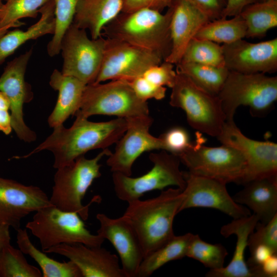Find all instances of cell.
Returning a JSON list of instances; mask_svg holds the SVG:
<instances>
[{
  "label": "cell",
  "instance_id": "8d00e7d4",
  "mask_svg": "<svg viewBox=\"0 0 277 277\" xmlns=\"http://www.w3.org/2000/svg\"><path fill=\"white\" fill-rule=\"evenodd\" d=\"M255 228L256 231H253L248 239L249 251L258 245H264L277 253V214L265 224L259 222Z\"/></svg>",
  "mask_w": 277,
  "mask_h": 277
},
{
  "label": "cell",
  "instance_id": "c3c4849f",
  "mask_svg": "<svg viewBox=\"0 0 277 277\" xmlns=\"http://www.w3.org/2000/svg\"><path fill=\"white\" fill-rule=\"evenodd\" d=\"M10 103L6 94L0 91V109L8 110L9 109Z\"/></svg>",
  "mask_w": 277,
  "mask_h": 277
},
{
  "label": "cell",
  "instance_id": "9a60e30c",
  "mask_svg": "<svg viewBox=\"0 0 277 277\" xmlns=\"http://www.w3.org/2000/svg\"><path fill=\"white\" fill-rule=\"evenodd\" d=\"M127 129L116 143L113 153L107 160L112 172L131 176L136 160L144 152L153 150H165L162 140L149 132L153 119L148 115L126 118Z\"/></svg>",
  "mask_w": 277,
  "mask_h": 277
},
{
  "label": "cell",
  "instance_id": "3957f363",
  "mask_svg": "<svg viewBox=\"0 0 277 277\" xmlns=\"http://www.w3.org/2000/svg\"><path fill=\"white\" fill-rule=\"evenodd\" d=\"M172 8L164 14L150 8L121 12L103 29L102 36L123 41L153 52L164 60L171 48Z\"/></svg>",
  "mask_w": 277,
  "mask_h": 277
},
{
  "label": "cell",
  "instance_id": "f907efd6",
  "mask_svg": "<svg viewBox=\"0 0 277 277\" xmlns=\"http://www.w3.org/2000/svg\"><path fill=\"white\" fill-rule=\"evenodd\" d=\"M3 3H4L3 2V1L2 0H0V10H1V8H2V7L3 5Z\"/></svg>",
  "mask_w": 277,
  "mask_h": 277
},
{
  "label": "cell",
  "instance_id": "d590c367",
  "mask_svg": "<svg viewBox=\"0 0 277 277\" xmlns=\"http://www.w3.org/2000/svg\"><path fill=\"white\" fill-rule=\"evenodd\" d=\"M227 255V249L221 244L208 243L202 240L198 234H193L186 256L200 262L210 269H218L224 267Z\"/></svg>",
  "mask_w": 277,
  "mask_h": 277
},
{
  "label": "cell",
  "instance_id": "681fc988",
  "mask_svg": "<svg viewBox=\"0 0 277 277\" xmlns=\"http://www.w3.org/2000/svg\"><path fill=\"white\" fill-rule=\"evenodd\" d=\"M10 28L11 27H6L0 29V37H1L3 35L6 33L7 31H8Z\"/></svg>",
  "mask_w": 277,
  "mask_h": 277
},
{
  "label": "cell",
  "instance_id": "ab89813d",
  "mask_svg": "<svg viewBox=\"0 0 277 277\" xmlns=\"http://www.w3.org/2000/svg\"><path fill=\"white\" fill-rule=\"evenodd\" d=\"M128 82L137 97L143 101L147 102L149 99L161 100L165 97V87L156 85L143 75Z\"/></svg>",
  "mask_w": 277,
  "mask_h": 277
},
{
  "label": "cell",
  "instance_id": "7dc6e473",
  "mask_svg": "<svg viewBox=\"0 0 277 277\" xmlns=\"http://www.w3.org/2000/svg\"><path fill=\"white\" fill-rule=\"evenodd\" d=\"M10 227L0 225V252L7 245L10 244Z\"/></svg>",
  "mask_w": 277,
  "mask_h": 277
},
{
  "label": "cell",
  "instance_id": "60d3db41",
  "mask_svg": "<svg viewBox=\"0 0 277 277\" xmlns=\"http://www.w3.org/2000/svg\"><path fill=\"white\" fill-rule=\"evenodd\" d=\"M210 21L222 18L227 0H187Z\"/></svg>",
  "mask_w": 277,
  "mask_h": 277
},
{
  "label": "cell",
  "instance_id": "7a4b0ae2",
  "mask_svg": "<svg viewBox=\"0 0 277 277\" xmlns=\"http://www.w3.org/2000/svg\"><path fill=\"white\" fill-rule=\"evenodd\" d=\"M183 199V190L177 188L163 191L153 198L128 202L123 216L129 222L140 241L144 258L175 235L173 221L180 212Z\"/></svg>",
  "mask_w": 277,
  "mask_h": 277
},
{
  "label": "cell",
  "instance_id": "4fadbf2b",
  "mask_svg": "<svg viewBox=\"0 0 277 277\" xmlns=\"http://www.w3.org/2000/svg\"><path fill=\"white\" fill-rule=\"evenodd\" d=\"M216 138L222 144L238 149L245 157L246 167L243 185L256 179L277 176V144L246 136L234 122H226Z\"/></svg>",
  "mask_w": 277,
  "mask_h": 277
},
{
  "label": "cell",
  "instance_id": "f546056e",
  "mask_svg": "<svg viewBox=\"0 0 277 277\" xmlns=\"http://www.w3.org/2000/svg\"><path fill=\"white\" fill-rule=\"evenodd\" d=\"M247 27L240 14L233 18L210 21L197 32L194 38L207 39L217 44H229L245 37Z\"/></svg>",
  "mask_w": 277,
  "mask_h": 277
},
{
  "label": "cell",
  "instance_id": "7c38bea8",
  "mask_svg": "<svg viewBox=\"0 0 277 277\" xmlns=\"http://www.w3.org/2000/svg\"><path fill=\"white\" fill-rule=\"evenodd\" d=\"M164 61L159 54L127 43L106 38L103 59L94 83L131 80Z\"/></svg>",
  "mask_w": 277,
  "mask_h": 277
},
{
  "label": "cell",
  "instance_id": "7402d4cb",
  "mask_svg": "<svg viewBox=\"0 0 277 277\" xmlns=\"http://www.w3.org/2000/svg\"><path fill=\"white\" fill-rule=\"evenodd\" d=\"M259 222L254 214L233 219L221 227V234L225 238L234 234L236 243L233 257L226 267L218 269H210L207 277H258L257 274L247 266L245 260V251L248 246V239Z\"/></svg>",
  "mask_w": 277,
  "mask_h": 277
},
{
  "label": "cell",
  "instance_id": "836d02e7",
  "mask_svg": "<svg viewBox=\"0 0 277 277\" xmlns=\"http://www.w3.org/2000/svg\"><path fill=\"white\" fill-rule=\"evenodd\" d=\"M49 0H6L0 10V29L24 25L19 20L36 18L39 9Z\"/></svg>",
  "mask_w": 277,
  "mask_h": 277
},
{
  "label": "cell",
  "instance_id": "44dd1931",
  "mask_svg": "<svg viewBox=\"0 0 277 277\" xmlns=\"http://www.w3.org/2000/svg\"><path fill=\"white\" fill-rule=\"evenodd\" d=\"M170 7L171 48L164 61L176 65L180 62L190 41L210 20L187 0H174Z\"/></svg>",
  "mask_w": 277,
  "mask_h": 277
},
{
  "label": "cell",
  "instance_id": "4316f807",
  "mask_svg": "<svg viewBox=\"0 0 277 277\" xmlns=\"http://www.w3.org/2000/svg\"><path fill=\"white\" fill-rule=\"evenodd\" d=\"M16 243L19 249L32 258L40 267L43 277H82L77 266L72 261L60 262L49 258L31 242L27 230L18 228Z\"/></svg>",
  "mask_w": 277,
  "mask_h": 277
},
{
  "label": "cell",
  "instance_id": "8fae6325",
  "mask_svg": "<svg viewBox=\"0 0 277 277\" xmlns=\"http://www.w3.org/2000/svg\"><path fill=\"white\" fill-rule=\"evenodd\" d=\"M105 44V37L90 38L86 30L72 23L61 42L63 59L61 72L86 85L94 83L100 71Z\"/></svg>",
  "mask_w": 277,
  "mask_h": 277
},
{
  "label": "cell",
  "instance_id": "603a6c76",
  "mask_svg": "<svg viewBox=\"0 0 277 277\" xmlns=\"http://www.w3.org/2000/svg\"><path fill=\"white\" fill-rule=\"evenodd\" d=\"M233 197L241 205H246L265 224L277 214V176L250 181Z\"/></svg>",
  "mask_w": 277,
  "mask_h": 277
},
{
  "label": "cell",
  "instance_id": "f1b7e54d",
  "mask_svg": "<svg viewBox=\"0 0 277 277\" xmlns=\"http://www.w3.org/2000/svg\"><path fill=\"white\" fill-rule=\"evenodd\" d=\"M245 21V37H261L277 26V0L258 2L245 7L240 14Z\"/></svg>",
  "mask_w": 277,
  "mask_h": 277
},
{
  "label": "cell",
  "instance_id": "ac0fdd59",
  "mask_svg": "<svg viewBox=\"0 0 277 277\" xmlns=\"http://www.w3.org/2000/svg\"><path fill=\"white\" fill-rule=\"evenodd\" d=\"M221 46L225 67L230 71L251 74L277 70L276 37L257 43L240 39Z\"/></svg>",
  "mask_w": 277,
  "mask_h": 277
},
{
  "label": "cell",
  "instance_id": "9c48e42d",
  "mask_svg": "<svg viewBox=\"0 0 277 277\" xmlns=\"http://www.w3.org/2000/svg\"><path fill=\"white\" fill-rule=\"evenodd\" d=\"M201 135L179 157L189 173L213 179L225 184L242 185L246 167L245 157L236 148L226 145H204Z\"/></svg>",
  "mask_w": 277,
  "mask_h": 277
},
{
  "label": "cell",
  "instance_id": "30bf717a",
  "mask_svg": "<svg viewBox=\"0 0 277 277\" xmlns=\"http://www.w3.org/2000/svg\"><path fill=\"white\" fill-rule=\"evenodd\" d=\"M149 159L153 167L142 176L132 177L113 172L114 190L119 199L129 202L140 199L149 191L162 190L170 186L184 190L186 181L184 172L180 169L181 161L179 156L162 150L150 153Z\"/></svg>",
  "mask_w": 277,
  "mask_h": 277
},
{
  "label": "cell",
  "instance_id": "52a82bcc",
  "mask_svg": "<svg viewBox=\"0 0 277 277\" xmlns=\"http://www.w3.org/2000/svg\"><path fill=\"white\" fill-rule=\"evenodd\" d=\"M83 221L77 213L63 211L51 205L36 211L26 228L38 239L43 251L62 244L102 246L105 240L92 234Z\"/></svg>",
  "mask_w": 277,
  "mask_h": 277
},
{
  "label": "cell",
  "instance_id": "e0dca14e",
  "mask_svg": "<svg viewBox=\"0 0 277 277\" xmlns=\"http://www.w3.org/2000/svg\"><path fill=\"white\" fill-rule=\"evenodd\" d=\"M51 205L39 187L0 177V225L17 230L22 219Z\"/></svg>",
  "mask_w": 277,
  "mask_h": 277
},
{
  "label": "cell",
  "instance_id": "83f0119b",
  "mask_svg": "<svg viewBox=\"0 0 277 277\" xmlns=\"http://www.w3.org/2000/svg\"><path fill=\"white\" fill-rule=\"evenodd\" d=\"M193 234L174 235L166 244L144 258L138 269V277L150 276L165 264L186 256Z\"/></svg>",
  "mask_w": 277,
  "mask_h": 277
},
{
  "label": "cell",
  "instance_id": "6da1fadb",
  "mask_svg": "<svg viewBox=\"0 0 277 277\" xmlns=\"http://www.w3.org/2000/svg\"><path fill=\"white\" fill-rule=\"evenodd\" d=\"M126 118H116L103 122H93L88 118L76 117L69 128L63 124L53 128V132L29 153L27 158L42 150L51 151L54 155L53 167L58 169L73 162L89 151L107 149L116 143L125 132Z\"/></svg>",
  "mask_w": 277,
  "mask_h": 277
},
{
  "label": "cell",
  "instance_id": "ba28073f",
  "mask_svg": "<svg viewBox=\"0 0 277 277\" xmlns=\"http://www.w3.org/2000/svg\"><path fill=\"white\" fill-rule=\"evenodd\" d=\"M149 113L147 102L137 97L128 81L115 80L86 85L74 116L88 118L106 115L126 118Z\"/></svg>",
  "mask_w": 277,
  "mask_h": 277
},
{
  "label": "cell",
  "instance_id": "cb8c5ba5",
  "mask_svg": "<svg viewBox=\"0 0 277 277\" xmlns=\"http://www.w3.org/2000/svg\"><path fill=\"white\" fill-rule=\"evenodd\" d=\"M49 84L58 93L55 107L48 118L49 126L54 128L63 124L70 115H74L80 108L86 85L74 77L63 74L57 69L53 71Z\"/></svg>",
  "mask_w": 277,
  "mask_h": 277
},
{
  "label": "cell",
  "instance_id": "b9f144b4",
  "mask_svg": "<svg viewBox=\"0 0 277 277\" xmlns=\"http://www.w3.org/2000/svg\"><path fill=\"white\" fill-rule=\"evenodd\" d=\"M174 0H123L122 12H130L142 8H150L162 11L170 7Z\"/></svg>",
  "mask_w": 277,
  "mask_h": 277
},
{
  "label": "cell",
  "instance_id": "816d5d0a",
  "mask_svg": "<svg viewBox=\"0 0 277 277\" xmlns=\"http://www.w3.org/2000/svg\"><path fill=\"white\" fill-rule=\"evenodd\" d=\"M268 1H270V0H258V2H266Z\"/></svg>",
  "mask_w": 277,
  "mask_h": 277
},
{
  "label": "cell",
  "instance_id": "5bb4252c",
  "mask_svg": "<svg viewBox=\"0 0 277 277\" xmlns=\"http://www.w3.org/2000/svg\"><path fill=\"white\" fill-rule=\"evenodd\" d=\"M32 52V48L8 62L0 76V91L6 94L10 103L12 129L19 139L27 143L36 138L35 133L25 124L23 117L24 104L33 97L30 85L25 80Z\"/></svg>",
  "mask_w": 277,
  "mask_h": 277
},
{
  "label": "cell",
  "instance_id": "d6986e66",
  "mask_svg": "<svg viewBox=\"0 0 277 277\" xmlns=\"http://www.w3.org/2000/svg\"><path fill=\"white\" fill-rule=\"evenodd\" d=\"M100 223L97 234L108 240L120 256L125 277H137L144 254L140 241L132 226L123 215L112 219L98 213Z\"/></svg>",
  "mask_w": 277,
  "mask_h": 277
},
{
  "label": "cell",
  "instance_id": "f5cc1de1",
  "mask_svg": "<svg viewBox=\"0 0 277 277\" xmlns=\"http://www.w3.org/2000/svg\"><path fill=\"white\" fill-rule=\"evenodd\" d=\"M2 1L3 2V1H5V2L6 0H2Z\"/></svg>",
  "mask_w": 277,
  "mask_h": 277
},
{
  "label": "cell",
  "instance_id": "4dcf8cb0",
  "mask_svg": "<svg viewBox=\"0 0 277 277\" xmlns=\"http://www.w3.org/2000/svg\"><path fill=\"white\" fill-rule=\"evenodd\" d=\"M176 70L186 75L196 85L209 93L217 95L229 71L225 67L195 63H180Z\"/></svg>",
  "mask_w": 277,
  "mask_h": 277
},
{
  "label": "cell",
  "instance_id": "74e56055",
  "mask_svg": "<svg viewBox=\"0 0 277 277\" xmlns=\"http://www.w3.org/2000/svg\"><path fill=\"white\" fill-rule=\"evenodd\" d=\"M159 137L164 143V150L177 156L185 152L193 143L187 130L180 126L169 129Z\"/></svg>",
  "mask_w": 277,
  "mask_h": 277
},
{
  "label": "cell",
  "instance_id": "277c9868",
  "mask_svg": "<svg viewBox=\"0 0 277 277\" xmlns=\"http://www.w3.org/2000/svg\"><path fill=\"white\" fill-rule=\"evenodd\" d=\"M226 116L234 122L236 109L247 106L251 115L263 117L271 111L277 100V77L263 73L246 74L230 71L217 95Z\"/></svg>",
  "mask_w": 277,
  "mask_h": 277
},
{
  "label": "cell",
  "instance_id": "bcb514c9",
  "mask_svg": "<svg viewBox=\"0 0 277 277\" xmlns=\"http://www.w3.org/2000/svg\"><path fill=\"white\" fill-rule=\"evenodd\" d=\"M12 129L11 116L8 110L0 109V131L8 135Z\"/></svg>",
  "mask_w": 277,
  "mask_h": 277
},
{
  "label": "cell",
  "instance_id": "7bdbcfd3",
  "mask_svg": "<svg viewBox=\"0 0 277 277\" xmlns=\"http://www.w3.org/2000/svg\"><path fill=\"white\" fill-rule=\"evenodd\" d=\"M251 256L246 262L248 267L256 273L259 267L272 254H277L270 247L260 245L256 246L251 252ZM257 274V273H256Z\"/></svg>",
  "mask_w": 277,
  "mask_h": 277
},
{
  "label": "cell",
  "instance_id": "1f68e13d",
  "mask_svg": "<svg viewBox=\"0 0 277 277\" xmlns=\"http://www.w3.org/2000/svg\"><path fill=\"white\" fill-rule=\"evenodd\" d=\"M180 63H195L218 67H225L221 46L212 41L194 37L187 46Z\"/></svg>",
  "mask_w": 277,
  "mask_h": 277
},
{
  "label": "cell",
  "instance_id": "484cf974",
  "mask_svg": "<svg viewBox=\"0 0 277 277\" xmlns=\"http://www.w3.org/2000/svg\"><path fill=\"white\" fill-rule=\"evenodd\" d=\"M40 18L24 31L16 29L7 31L0 37V65L27 41L35 39L54 31V2L49 0L38 11Z\"/></svg>",
  "mask_w": 277,
  "mask_h": 277
},
{
  "label": "cell",
  "instance_id": "2e32d148",
  "mask_svg": "<svg viewBox=\"0 0 277 277\" xmlns=\"http://www.w3.org/2000/svg\"><path fill=\"white\" fill-rule=\"evenodd\" d=\"M186 186L180 212L194 207L215 209L233 218L239 219L251 214L250 210L236 203L226 187L220 181L184 172Z\"/></svg>",
  "mask_w": 277,
  "mask_h": 277
},
{
  "label": "cell",
  "instance_id": "f6af8a7d",
  "mask_svg": "<svg viewBox=\"0 0 277 277\" xmlns=\"http://www.w3.org/2000/svg\"><path fill=\"white\" fill-rule=\"evenodd\" d=\"M264 277L277 276V254H272L259 267Z\"/></svg>",
  "mask_w": 277,
  "mask_h": 277
},
{
  "label": "cell",
  "instance_id": "e575fe53",
  "mask_svg": "<svg viewBox=\"0 0 277 277\" xmlns=\"http://www.w3.org/2000/svg\"><path fill=\"white\" fill-rule=\"evenodd\" d=\"M79 1L54 0V31L47 46V53L50 57L56 56L61 52L62 38L73 23Z\"/></svg>",
  "mask_w": 277,
  "mask_h": 277
},
{
  "label": "cell",
  "instance_id": "d6a6232c",
  "mask_svg": "<svg viewBox=\"0 0 277 277\" xmlns=\"http://www.w3.org/2000/svg\"><path fill=\"white\" fill-rule=\"evenodd\" d=\"M42 272L30 264L19 249L11 244L0 252V277H41Z\"/></svg>",
  "mask_w": 277,
  "mask_h": 277
},
{
  "label": "cell",
  "instance_id": "d4e9b609",
  "mask_svg": "<svg viewBox=\"0 0 277 277\" xmlns=\"http://www.w3.org/2000/svg\"><path fill=\"white\" fill-rule=\"evenodd\" d=\"M123 0H80L73 23L88 30L90 37L102 36L104 28L122 11Z\"/></svg>",
  "mask_w": 277,
  "mask_h": 277
},
{
  "label": "cell",
  "instance_id": "8992f818",
  "mask_svg": "<svg viewBox=\"0 0 277 277\" xmlns=\"http://www.w3.org/2000/svg\"><path fill=\"white\" fill-rule=\"evenodd\" d=\"M176 71L170 105L184 110L188 123L192 128L217 137L226 122L218 96L201 88L186 75Z\"/></svg>",
  "mask_w": 277,
  "mask_h": 277
},
{
  "label": "cell",
  "instance_id": "ee69618b",
  "mask_svg": "<svg viewBox=\"0 0 277 277\" xmlns=\"http://www.w3.org/2000/svg\"><path fill=\"white\" fill-rule=\"evenodd\" d=\"M258 2V0H227V5L223 11L222 18L239 15L245 7Z\"/></svg>",
  "mask_w": 277,
  "mask_h": 277
},
{
  "label": "cell",
  "instance_id": "ffe728a7",
  "mask_svg": "<svg viewBox=\"0 0 277 277\" xmlns=\"http://www.w3.org/2000/svg\"><path fill=\"white\" fill-rule=\"evenodd\" d=\"M44 252L67 258L77 266L82 277H125L118 257L102 246L62 244Z\"/></svg>",
  "mask_w": 277,
  "mask_h": 277
},
{
  "label": "cell",
  "instance_id": "f35d334b",
  "mask_svg": "<svg viewBox=\"0 0 277 277\" xmlns=\"http://www.w3.org/2000/svg\"><path fill=\"white\" fill-rule=\"evenodd\" d=\"M173 67V64L163 61L160 64L149 68L143 76L156 85L167 86L171 88L174 84L176 76V71L174 70Z\"/></svg>",
  "mask_w": 277,
  "mask_h": 277
},
{
  "label": "cell",
  "instance_id": "5b68a950",
  "mask_svg": "<svg viewBox=\"0 0 277 277\" xmlns=\"http://www.w3.org/2000/svg\"><path fill=\"white\" fill-rule=\"evenodd\" d=\"M112 153L108 148L103 149L93 159L84 155L72 163L60 167L54 176V185L49 198L52 205L65 211L74 212L85 221L88 218V205L84 206L82 200L94 180L101 176L100 161Z\"/></svg>",
  "mask_w": 277,
  "mask_h": 277
}]
</instances>
